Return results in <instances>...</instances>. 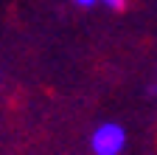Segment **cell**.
<instances>
[{"label": "cell", "mask_w": 157, "mask_h": 155, "mask_svg": "<svg viewBox=\"0 0 157 155\" xmlns=\"http://www.w3.org/2000/svg\"><path fill=\"white\" fill-rule=\"evenodd\" d=\"M90 147L95 155H121L124 147H126V133L121 124L115 121H104L98 124L90 135Z\"/></svg>", "instance_id": "cell-1"}, {"label": "cell", "mask_w": 157, "mask_h": 155, "mask_svg": "<svg viewBox=\"0 0 157 155\" xmlns=\"http://www.w3.org/2000/svg\"><path fill=\"white\" fill-rule=\"evenodd\" d=\"M98 3H101V6H107V9H124V0H98Z\"/></svg>", "instance_id": "cell-2"}, {"label": "cell", "mask_w": 157, "mask_h": 155, "mask_svg": "<svg viewBox=\"0 0 157 155\" xmlns=\"http://www.w3.org/2000/svg\"><path fill=\"white\" fill-rule=\"evenodd\" d=\"M76 3H78V6H84V9H90V6L98 3V0H76Z\"/></svg>", "instance_id": "cell-3"}, {"label": "cell", "mask_w": 157, "mask_h": 155, "mask_svg": "<svg viewBox=\"0 0 157 155\" xmlns=\"http://www.w3.org/2000/svg\"><path fill=\"white\" fill-rule=\"evenodd\" d=\"M151 93H157V82H154V85H151Z\"/></svg>", "instance_id": "cell-4"}]
</instances>
